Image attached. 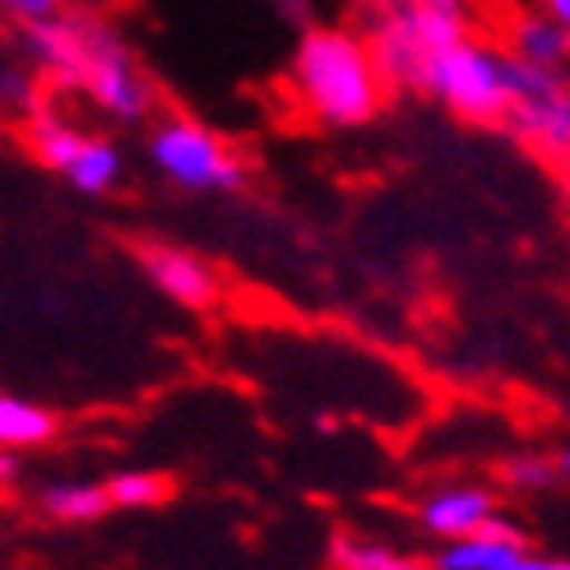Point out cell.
<instances>
[{
	"mask_svg": "<svg viewBox=\"0 0 570 570\" xmlns=\"http://www.w3.org/2000/svg\"><path fill=\"white\" fill-rule=\"evenodd\" d=\"M529 10H538V14H548L552 23H561L566 33H570V0H529Z\"/></svg>",
	"mask_w": 570,
	"mask_h": 570,
	"instance_id": "d6986e66",
	"label": "cell"
},
{
	"mask_svg": "<svg viewBox=\"0 0 570 570\" xmlns=\"http://www.w3.org/2000/svg\"><path fill=\"white\" fill-rule=\"evenodd\" d=\"M497 47L505 56H515V61H524V66H538V70H570V33L538 10L510 14Z\"/></svg>",
	"mask_w": 570,
	"mask_h": 570,
	"instance_id": "ba28073f",
	"label": "cell"
},
{
	"mask_svg": "<svg viewBox=\"0 0 570 570\" xmlns=\"http://www.w3.org/2000/svg\"><path fill=\"white\" fill-rule=\"evenodd\" d=\"M14 482H19V454L0 450V488H14Z\"/></svg>",
	"mask_w": 570,
	"mask_h": 570,
	"instance_id": "ffe728a7",
	"label": "cell"
},
{
	"mask_svg": "<svg viewBox=\"0 0 570 570\" xmlns=\"http://www.w3.org/2000/svg\"><path fill=\"white\" fill-rule=\"evenodd\" d=\"M492 515H501V492L482 488V482H450V488L422 497L417 529L441 538V543H460V538H473Z\"/></svg>",
	"mask_w": 570,
	"mask_h": 570,
	"instance_id": "52a82bcc",
	"label": "cell"
},
{
	"mask_svg": "<svg viewBox=\"0 0 570 570\" xmlns=\"http://www.w3.org/2000/svg\"><path fill=\"white\" fill-rule=\"evenodd\" d=\"M83 130H75L61 111H51V107H42V102H33L28 107V121H23V145H28V154H33L42 167H51V173H70V163L79 158V149H83Z\"/></svg>",
	"mask_w": 570,
	"mask_h": 570,
	"instance_id": "9c48e42d",
	"label": "cell"
},
{
	"mask_svg": "<svg viewBox=\"0 0 570 570\" xmlns=\"http://www.w3.org/2000/svg\"><path fill=\"white\" fill-rule=\"evenodd\" d=\"M357 38L372 51L390 98H422L426 61L473 33L469 0H353Z\"/></svg>",
	"mask_w": 570,
	"mask_h": 570,
	"instance_id": "7a4b0ae2",
	"label": "cell"
},
{
	"mask_svg": "<svg viewBox=\"0 0 570 570\" xmlns=\"http://www.w3.org/2000/svg\"><path fill=\"white\" fill-rule=\"evenodd\" d=\"M149 163L158 173L195 195H242L250 186V163L223 135L199 126L195 117L167 111L149 130Z\"/></svg>",
	"mask_w": 570,
	"mask_h": 570,
	"instance_id": "5b68a950",
	"label": "cell"
},
{
	"mask_svg": "<svg viewBox=\"0 0 570 570\" xmlns=\"http://www.w3.org/2000/svg\"><path fill=\"white\" fill-rule=\"evenodd\" d=\"M135 265L145 269V278L163 297H173L186 311H214L223 297V283L205 255H195L177 242H158V237H135L130 242Z\"/></svg>",
	"mask_w": 570,
	"mask_h": 570,
	"instance_id": "8992f818",
	"label": "cell"
},
{
	"mask_svg": "<svg viewBox=\"0 0 570 570\" xmlns=\"http://www.w3.org/2000/svg\"><path fill=\"white\" fill-rule=\"evenodd\" d=\"M66 177H70V186L83 190V195H107L111 186L121 181V149L111 145V139L89 135V139H83V149H79V158L70 163Z\"/></svg>",
	"mask_w": 570,
	"mask_h": 570,
	"instance_id": "4fadbf2b",
	"label": "cell"
},
{
	"mask_svg": "<svg viewBox=\"0 0 570 570\" xmlns=\"http://www.w3.org/2000/svg\"><path fill=\"white\" fill-rule=\"evenodd\" d=\"M288 89L306 117L330 130H362L390 107L372 51L348 23L302 28L288 66Z\"/></svg>",
	"mask_w": 570,
	"mask_h": 570,
	"instance_id": "6da1fadb",
	"label": "cell"
},
{
	"mask_svg": "<svg viewBox=\"0 0 570 570\" xmlns=\"http://www.w3.org/2000/svg\"><path fill=\"white\" fill-rule=\"evenodd\" d=\"M75 10H89V14H102V10H117L121 0H70Z\"/></svg>",
	"mask_w": 570,
	"mask_h": 570,
	"instance_id": "44dd1931",
	"label": "cell"
},
{
	"mask_svg": "<svg viewBox=\"0 0 570 570\" xmlns=\"http://www.w3.org/2000/svg\"><path fill=\"white\" fill-rule=\"evenodd\" d=\"M38 510L56 524H94L111 510V501L102 482H51L38 497Z\"/></svg>",
	"mask_w": 570,
	"mask_h": 570,
	"instance_id": "8fae6325",
	"label": "cell"
},
{
	"mask_svg": "<svg viewBox=\"0 0 570 570\" xmlns=\"http://www.w3.org/2000/svg\"><path fill=\"white\" fill-rule=\"evenodd\" d=\"M432 561H422L417 552L372 543L357 533H334L330 538V570H426Z\"/></svg>",
	"mask_w": 570,
	"mask_h": 570,
	"instance_id": "30bf717a",
	"label": "cell"
},
{
	"mask_svg": "<svg viewBox=\"0 0 570 570\" xmlns=\"http://www.w3.org/2000/svg\"><path fill=\"white\" fill-rule=\"evenodd\" d=\"M501 75L510 98L501 130L557 173H570V70H538L501 51Z\"/></svg>",
	"mask_w": 570,
	"mask_h": 570,
	"instance_id": "3957f363",
	"label": "cell"
},
{
	"mask_svg": "<svg viewBox=\"0 0 570 570\" xmlns=\"http://www.w3.org/2000/svg\"><path fill=\"white\" fill-rule=\"evenodd\" d=\"M61 432V417L28 399L0 394V450H23V445H47Z\"/></svg>",
	"mask_w": 570,
	"mask_h": 570,
	"instance_id": "7c38bea8",
	"label": "cell"
},
{
	"mask_svg": "<svg viewBox=\"0 0 570 570\" xmlns=\"http://www.w3.org/2000/svg\"><path fill=\"white\" fill-rule=\"evenodd\" d=\"M561 177H566V199H570V173H561Z\"/></svg>",
	"mask_w": 570,
	"mask_h": 570,
	"instance_id": "603a6c76",
	"label": "cell"
},
{
	"mask_svg": "<svg viewBox=\"0 0 570 570\" xmlns=\"http://www.w3.org/2000/svg\"><path fill=\"white\" fill-rule=\"evenodd\" d=\"M51 14H61V0H0V19H10L19 28L42 23Z\"/></svg>",
	"mask_w": 570,
	"mask_h": 570,
	"instance_id": "2e32d148",
	"label": "cell"
},
{
	"mask_svg": "<svg viewBox=\"0 0 570 570\" xmlns=\"http://www.w3.org/2000/svg\"><path fill=\"white\" fill-rule=\"evenodd\" d=\"M497 488L515 497H538V492H557L561 478L552 454H505L497 464Z\"/></svg>",
	"mask_w": 570,
	"mask_h": 570,
	"instance_id": "9a60e30c",
	"label": "cell"
},
{
	"mask_svg": "<svg viewBox=\"0 0 570 570\" xmlns=\"http://www.w3.org/2000/svg\"><path fill=\"white\" fill-rule=\"evenodd\" d=\"M269 6L288 19V23H297V28H311L316 23V0H269Z\"/></svg>",
	"mask_w": 570,
	"mask_h": 570,
	"instance_id": "e0dca14e",
	"label": "cell"
},
{
	"mask_svg": "<svg viewBox=\"0 0 570 570\" xmlns=\"http://www.w3.org/2000/svg\"><path fill=\"white\" fill-rule=\"evenodd\" d=\"M505 570H570V561L566 557H543V552H533V548H524L515 561H510Z\"/></svg>",
	"mask_w": 570,
	"mask_h": 570,
	"instance_id": "ac0fdd59",
	"label": "cell"
},
{
	"mask_svg": "<svg viewBox=\"0 0 570 570\" xmlns=\"http://www.w3.org/2000/svg\"><path fill=\"white\" fill-rule=\"evenodd\" d=\"M102 488H107L111 510H117V505L121 510H145V505H163V501L177 497V482L167 478V473H149V469L117 473V478H107Z\"/></svg>",
	"mask_w": 570,
	"mask_h": 570,
	"instance_id": "5bb4252c",
	"label": "cell"
},
{
	"mask_svg": "<svg viewBox=\"0 0 570 570\" xmlns=\"http://www.w3.org/2000/svg\"><path fill=\"white\" fill-rule=\"evenodd\" d=\"M422 98L441 102L450 117L478 130H501L505 121V75H501V47L482 42L478 33L441 47L422 70Z\"/></svg>",
	"mask_w": 570,
	"mask_h": 570,
	"instance_id": "277c9868",
	"label": "cell"
},
{
	"mask_svg": "<svg viewBox=\"0 0 570 570\" xmlns=\"http://www.w3.org/2000/svg\"><path fill=\"white\" fill-rule=\"evenodd\" d=\"M552 464H557V478L570 482V445H561V450L552 454Z\"/></svg>",
	"mask_w": 570,
	"mask_h": 570,
	"instance_id": "7402d4cb",
	"label": "cell"
}]
</instances>
